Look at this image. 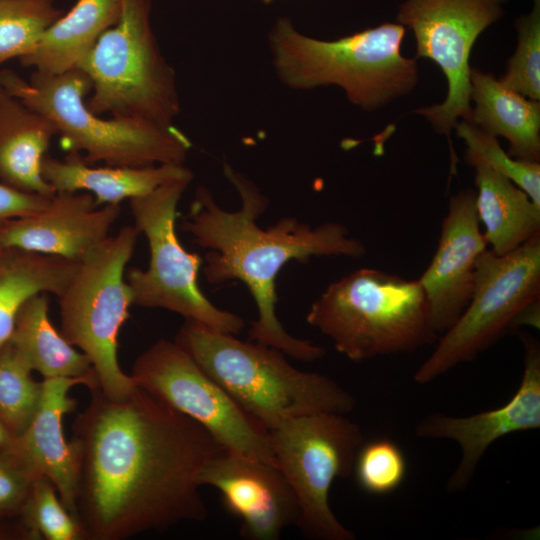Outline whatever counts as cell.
<instances>
[{
    "label": "cell",
    "instance_id": "cell-8",
    "mask_svg": "<svg viewBox=\"0 0 540 540\" xmlns=\"http://www.w3.org/2000/svg\"><path fill=\"white\" fill-rule=\"evenodd\" d=\"M140 232L126 225L91 249L58 297L61 334L91 362L99 390L111 400L127 398L136 388L118 362V336L129 318L133 296L125 267Z\"/></svg>",
    "mask_w": 540,
    "mask_h": 540
},
{
    "label": "cell",
    "instance_id": "cell-26",
    "mask_svg": "<svg viewBox=\"0 0 540 540\" xmlns=\"http://www.w3.org/2000/svg\"><path fill=\"white\" fill-rule=\"evenodd\" d=\"M63 13L56 0H0V66L29 54Z\"/></svg>",
    "mask_w": 540,
    "mask_h": 540
},
{
    "label": "cell",
    "instance_id": "cell-2",
    "mask_svg": "<svg viewBox=\"0 0 540 540\" xmlns=\"http://www.w3.org/2000/svg\"><path fill=\"white\" fill-rule=\"evenodd\" d=\"M224 174L239 193L241 208H221L211 192L200 186L181 223V229L195 243L210 249L203 259L207 281L218 285L239 280L248 287L258 311L249 329L250 340L299 361L321 359L326 354L323 347L292 336L279 321L275 280L291 260L306 263L314 256L358 259L365 255V245L337 222L312 227L294 217H284L267 229L260 228L257 220L267 209L268 198L231 166H224Z\"/></svg>",
    "mask_w": 540,
    "mask_h": 540
},
{
    "label": "cell",
    "instance_id": "cell-22",
    "mask_svg": "<svg viewBox=\"0 0 540 540\" xmlns=\"http://www.w3.org/2000/svg\"><path fill=\"white\" fill-rule=\"evenodd\" d=\"M122 0H77L44 33L38 45L19 59L22 66L61 74L85 57L99 37L117 23Z\"/></svg>",
    "mask_w": 540,
    "mask_h": 540
},
{
    "label": "cell",
    "instance_id": "cell-19",
    "mask_svg": "<svg viewBox=\"0 0 540 540\" xmlns=\"http://www.w3.org/2000/svg\"><path fill=\"white\" fill-rule=\"evenodd\" d=\"M41 171L56 192L91 193L97 206L119 204L123 200L146 195L168 182L193 179V173L183 164L95 167L86 163L79 152H68L63 160L47 154Z\"/></svg>",
    "mask_w": 540,
    "mask_h": 540
},
{
    "label": "cell",
    "instance_id": "cell-13",
    "mask_svg": "<svg viewBox=\"0 0 540 540\" xmlns=\"http://www.w3.org/2000/svg\"><path fill=\"white\" fill-rule=\"evenodd\" d=\"M505 0H405L397 23L412 30L416 59L434 61L444 73L448 91L440 104L414 112L425 117L439 134L450 140L459 118L469 121V58L475 41L504 14Z\"/></svg>",
    "mask_w": 540,
    "mask_h": 540
},
{
    "label": "cell",
    "instance_id": "cell-15",
    "mask_svg": "<svg viewBox=\"0 0 540 540\" xmlns=\"http://www.w3.org/2000/svg\"><path fill=\"white\" fill-rule=\"evenodd\" d=\"M198 480L220 492L226 509L241 521L245 539L276 540L297 523L296 496L273 463L222 450L207 461Z\"/></svg>",
    "mask_w": 540,
    "mask_h": 540
},
{
    "label": "cell",
    "instance_id": "cell-9",
    "mask_svg": "<svg viewBox=\"0 0 540 540\" xmlns=\"http://www.w3.org/2000/svg\"><path fill=\"white\" fill-rule=\"evenodd\" d=\"M540 235L503 255L487 249L477 261L471 299L456 322L438 337L414 374L427 384L455 366L475 360L508 331L539 326Z\"/></svg>",
    "mask_w": 540,
    "mask_h": 540
},
{
    "label": "cell",
    "instance_id": "cell-4",
    "mask_svg": "<svg viewBox=\"0 0 540 540\" xmlns=\"http://www.w3.org/2000/svg\"><path fill=\"white\" fill-rule=\"evenodd\" d=\"M405 27L386 22L333 41L300 33L279 18L269 34L273 64L294 89L341 87L351 103L371 111L409 94L418 82L415 59L401 54Z\"/></svg>",
    "mask_w": 540,
    "mask_h": 540
},
{
    "label": "cell",
    "instance_id": "cell-28",
    "mask_svg": "<svg viewBox=\"0 0 540 540\" xmlns=\"http://www.w3.org/2000/svg\"><path fill=\"white\" fill-rule=\"evenodd\" d=\"M466 144L465 160L473 166H485L511 180L535 204L540 206V164L518 160L505 152L496 137L462 120L455 128Z\"/></svg>",
    "mask_w": 540,
    "mask_h": 540
},
{
    "label": "cell",
    "instance_id": "cell-1",
    "mask_svg": "<svg viewBox=\"0 0 540 540\" xmlns=\"http://www.w3.org/2000/svg\"><path fill=\"white\" fill-rule=\"evenodd\" d=\"M71 439L76 519L85 540H123L203 521L199 474L224 450L198 423L137 388L111 400L91 391Z\"/></svg>",
    "mask_w": 540,
    "mask_h": 540
},
{
    "label": "cell",
    "instance_id": "cell-11",
    "mask_svg": "<svg viewBox=\"0 0 540 540\" xmlns=\"http://www.w3.org/2000/svg\"><path fill=\"white\" fill-rule=\"evenodd\" d=\"M274 461L299 507L296 525L318 540H353L335 516L329 494L337 478L348 477L363 443L359 425L340 413H316L283 421L268 430Z\"/></svg>",
    "mask_w": 540,
    "mask_h": 540
},
{
    "label": "cell",
    "instance_id": "cell-20",
    "mask_svg": "<svg viewBox=\"0 0 540 540\" xmlns=\"http://www.w3.org/2000/svg\"><path fill=\"white\" fill-rule=\"evenodd\" d=\"M56 135L48 117L0 86V182L23 192L55 195L41 167Z\"/></svg>",
    "mask_w": 540,
    "mask_h": 540
},
{
    "label": "cell",
    "instance_id": "cell-21",
    "mask_svg": "<svg viewBox=\"0 0 540 540\" xmlns=\"http://www.w3.org/2000/svg\"><path fill=\"white\" fill-rule=\"evenodd\" d=\"M469 122L509 142L507 153L518 160L540 161V102L522 96L491 73L470 70Z\"/></svg>",
    "mask_w": 540,
    "mask_h": 540
},
{
    "label": "cell",
    "instance_id": "cell-30",
    "mask_svg": "<svg viewBox=\"0 0 540 540\" xmlns=\"http://www.w3.org/2000/svg\"><path fill=\"white\" fill-rule=\"evenodd\" d=\"M352 472L358 486L366 493L387 495L404 481L407 461L394 441L377 438L359 447Z\"/></svg>",
    "mask_w": 540,
    "mask_h": 540
},
{
    "label": "cell",
    "instance_id": "cell-10",
    "mask_svg": "<svg viewBox=\"0 0 540 540\" xmlns=\"http://www.w3.org/2000/svg\"><path fill=\"white\" fill-rule=\"evenodd\" d=\"M192 180L168 182L129 200L135 227L148 242L146 269L129 268L125 274L133 305L163 308L218 331L237 335L244 320L215 306L200 290L198 273L203 258L188 252L176 233L177 205Z\"/></svg>",
    "mask_w": 540,
    "mask_h": 540
},
{
    "label": "cell",
    "instance_id": "cell-25",
    "mask_svg": "<svg viewBox=\"0 0 540 540\" xmlns=\"http://www.w3.org/2000/svg\"><path fill=\"white\" fill-rule=\"evenodd\" d=\"M48 312L46 293L30 298L17 315L9 342L44 379L96 376L88 357L55 329Z\"/></svg>",
    "mask_w": 540,
    "mask_h": 540
},
{
    "label": "cell",
    "instance_id": "cell-27",
    "mask_svg": "<svg viewBox=\"0 0 540 540\" xmlns=\"http://www.w3.org/2000/svg\"><path fill=\"white\" fill-rule=\"evenodd\" d=\"M31 371L9 341L0 346V419L15 437L27 428L42 397V382Z\"/></svg>",
    "mask_w": 540,
    "mask_h": 540
},
{
    "label": "cell",
    "instance_id": "cell-12",
    "mask_svg": "<svg viewBox=\"0 0 540 540\" xmlns=\"http://www.w3.org/2000/svg\"><path fill=\"white\" fill-rule=\"evenodd\" d=\"M130 375L136 386L202 426L224 450L275 464L268 430L175 341L153 343Z\"/></svg>",
    "mask_w": 540,
    "mask_h": 540
},
{
    "label": "cell",
    "instance_id": "cell-5",
    "mask_svg": "<svg viewBox=\"0 0 540 540\" xmlns=\"http://www.w3.org/2000/svg\"><path fill=\"white\" fill-rule=\"evenodd\" d=\"M0 86L56 126L61 146L79 152L88 164L148 167L183 164L189 138L174 125L102 118L87 107L91 82L78 68L61 74L33 71L27 81L11 69H0Z\"/></svg>",
    "mask_w": 540,
    "mask_h": 540
},
{
    "label": "cell",
    "instance_id": "cell-3",
    "mask_svg": "<svg viewBox=\"0 0 540 540\" xmlns=\"http://www.w3.org/2000/svg\"><path fill=\"white\" fill-rule=\"evenodd\" d=\"M264 428L316 413L348 414L354 396L331 378L293 367L271 346L185 320L175 340Z\"/></svg>",
    "mask_w": 540,
    "mask_h": 540
},
{
    "label": "cell",
    "instance_id": "cell-29",
    "mask_svg": "<svg viewBox=\"0 0 540 540\" xmlns=\"http://www.w3.org/2000/svg\"><path fill=\"white\" fill-rule=\"evenodd\" d=\"M21 519L33 540H85L80 523L64 506L51 481L44 476L34 480Z\"/></svg>",
    "mask_w": 540,
    "mask_h": 540
},
{
    "label": "cell",
    "instance_id": "cell-6",
    "mask_svg": "<svg viewBox=\"0 0 540 540\" xmlns=\"http://www.w3.org/2000/svg\"><path fill=\"white\" fill-rule=\"evenodd\" d=\"M307 322L354 362L410 353L438 339L419 279L360 268L329 284Z\"/></svg>",
    "mask_w": 540,
    "mask_h": 540
},
{
    "label": "cell",
    "instance_id": "cell-24",
    "mask_svg": "<svg viewBox=\"0 0 540 540\" xmlns=\"http://www.w3.org/2000/svg\"><path fill=\"white\" fill-rule=\"evenodd\" d=\"M77 267L78 261L59 256L3 248L0 256V346L11 338L22 306L41 293L60 297Z\"/></svg>",
    "mask_w": 540,
    "mask_h": 540
},
{
    "label": "cell",
    "instance_id": "cell-18",
    "mask_svg": "<svg viewBox=\"0 0 540 540\" xmlns=\"http://www.w3.org/2000/svg\"><path fill=\"white\" fill-rule=\"evenodd\" d=\"M76 385L90 392L99 389L96 376L55 377L42 381V397L31 422L7 448L37 475L46 477L68 511L76 518L78 458L71 441L65 438L63 418L76 409L77 401L69 396Z\"/></svg>",
    "mask_w": 540,
    "mask_h": 540
},
{
    "label": "cell",
    "instance_id": "cell-23",
    "mask_svg": "<svg viewBox=\"0 0 540 540\" xmlns=\"http://www.w3.org/2000/svg\"><path fill=\"white\" fill-rule=\"evenodd\" d=\"M476 212L490 250L507 254L540 235V206L505 176L476 166Z\"/></svg>",
    "mask_w": 540,
    "mask_h": 540
},
{
    "label": "cell",
    "instance_id": "cell-16",
    "mask_svg": "<svg viewBox=\"0 0 540 540\" xmlns=\"http://www.w3.org/2000/svg\"><path fill=\"white\" fill-rule=\"evenodd\" d=\"M475 193L462 189L450 198L436 251L418 278L427 299L431 326L438 337L468 305L477 261L488 249L476 212Z\"/></svg>",
    "mask_w": 540,
    "mask_h": 540
},
{
    "label": "cell",
    "instance_id": "cell-36",
    "mask_svg": "<svg viewBox=\"0 0 540 540\" xmlns=\"http://www.w3.org/2000/svg\"><path fill=\"white\" fill-rule=\"evenodd\" d=\"M2 250H3V248H0V256H1Z\"/></svg>",
    "mask_w": 540,
    "mask_h": 540
},
{
    "label": "cell",
    "instance_id": "cell-35",
    "mask_svg": "<svg viewBox=\"0 0 540 540\" xmlns=\"http://www.w3.org/2000/svg\"><path fill=\"white\" fill-rule=\"evenodd\" d=\"M262 1H263L264 3H266V4H269V3L275 2V1H277V0H262Z\"/></svg>",
    "mask_w": 540,
    "mask_h": 540
},
{
    "label": "cell",
    "instance_id": "cell-33",
    "mask_svg": "<svg viewBox=\"0 0 540 540\" xmlns=\"http://www.w3.org/2000/svg\"><path fill=\"white\" fill-rule=\"evenodd\" d=\"M51 198L23 192L0 182V228L12 219L42 210Z\"/></svg>",
    "mask_w": 540,
    "mask_h": 540
},
{
    "label": "cell",
    "instance_id": "cell-17",
    "mask_svg": "<svg viewBox=\"0 0 540 540\" xmlns=\"http://www.w3.org/2000/svg\"><path fill=\"white\" fill-rule=\"evenodd\" d=\"M119 204L97 206L88 192H56L40 211L0 228V248L79 261L104 241L120 216Z\"/></svg>",
    "mask_w": 540,
    "mask_h": 540
},
{
    "label": "cell",
    "instance_id": "cell-14",
    "mask_svg": "<svg viewBox=\"0 0 540 540\" xmlns=\"http://www.w3.org/2000/svg\"><path fill=\"white\" fill-rule=\"evenodd\" d=\"M524 370L514 395L502 406L464 417L433 413L415 427V435L428 439L453 440L461 458L447 483L449 492H461L473 479L486 450L498 439L540 427V345L523 335Z\"/></svg>",
    "mask_w": 540,
    "mask_h": 540
},
{
    "label": "cell",
    "instance_id": "cell-32",
    "mask_svg": "<svg viewBox=\"0 0 540 540\" xmlns=\"http://www.w3.org/2000/svg\"><path fill=\"white\" fill-rule=\"evenodd\" d=\"M37 475L9 450H0V518L19 515Z\"/></svg>",
    "mask_w": 540,
    "mask_h": 540
},
{
    "label": "cell",
    "instance_id": "cell-34",
    "mask_svg": "<svg viewBox=\"0 0 540 540\" xmlns=\"http://www.w3.org/2000/svg\"><path fill=\"white\" fill-rule=\"evenodd\" d=\"M15 436L0 419V450H5L11 446Z\"/></svg>",
    "mask_w": 540,
    "mask_h": 540
},
{
    "label": "cell",
    "instance_id": "cell-7",
    "mask_svg": "<svg viewBox=\"0 0 540 540\" xmlns=\"http://www.w3.org/2000/svg\"><path fill=\"white\" fill-rule=\"evenodd\" d=\"M151 6V0H122L117 23L78 63L91 82L85 102L94 114L174 125L180 112L176 76L153 33Z\"/></svg>",
    "mask_w": 540,
    "mask_h": 540
},
{
    "label": "cell",
    "instance_id": "cell-31",
    "mask_svg": "<svg viewBox=\"0 0 540 540\" xmlns=\"http://www.w3.org/2000/svg\"><path fill=\"white\" fill-rule=\"evenodd\" d=\"M515 27L518 34L517 48L499 80L522 96L539 100L540 0H533L531 12L517 18Z\"/></svg>",
    "mask_w": 540,
    "mask_h": 540
}]
</instances>
